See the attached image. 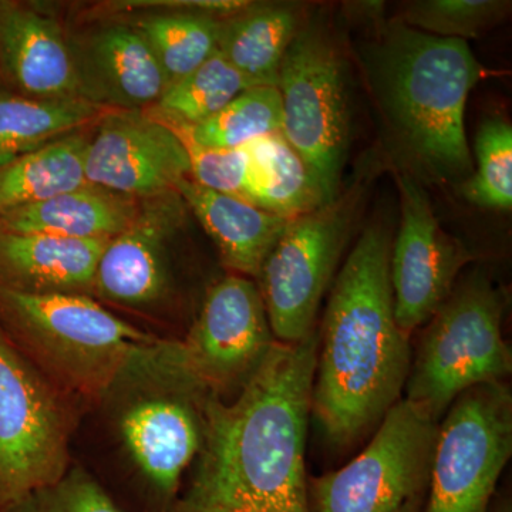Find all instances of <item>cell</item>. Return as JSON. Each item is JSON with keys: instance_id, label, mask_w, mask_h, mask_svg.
<instances>
[{"instance_id": "cell-1", "label": "cell", "mask_w": 512, "mask_h": 512, "mask_svg": "<svg viewBox=\"0 0 512 512\" xmlns=\"http://www.w3.org/2000/svg\"><path fill=\"white\" fill-rule=\"evenodd\" d=\"M319 332L275 342L231 400L202 399V444L183 497L168 512H313L306 437Z\"/></svg>"}, {"instance_id": "cell-2", "label": "cell", "mask_w": 512, "mask_h": 512, "mask_svg": "<svg viewBox=\"0 0 512 512\" xmlns=\"http://www.w3.org/2000/svg\"><path fill=\"white\" fill-rule=\"evenodd\" d=\"M390 238L367 228L340 269L319 333L312 416L329 443L348 447L402 399L412 365L394 316Z\"/></svg>"}, {"instance_id": "cell-3", "label": "cell", "mask_w": 512, "mask_h": 512, "mask_svg": "<svg viewBox=\"0 0 512 512\" xmlns=\"http://www.w3.org/2000/svg\"><path fill=\"white\" fill-rule=\"evenodd\" d=\"M484 70L466 40L393 23L377 50V80L393 126L420 163L443 175L471 170L464 114Z\"/></svg>"}, {"instance_id": "cell-4", "label": "cell", "mask_w": 512, "mask_h": 512, "mask_svg": "<svg viewBox=\"0 0 512 512\" xmlns=\"http://www.w3.org/2000/svg\"><path fill=\"white\" fill-rule=\"evenodd\" d=\"M0 328L56 386L101 399L158 338L89 295L26 293L0 285Z\"/></svg>"}, {"instance_id": "cell-5", "label": "cell", "mask_w": 512, "mask_h": 512, "mask_svg": "<svg viewBox=\"0 0 512 512\" xmlns=\"http://www.w3.org/2000/svg\"><path fill=\"white\" fill-rule=\"evenodd\" d=\"M275 342L258 285L229 275L208 291L185 339L148 345L123 383H160L201 399H228L251 379Z\"/></svg>"}, {"instance_id": "cell-6", "label": "cell", "mask_w": 512, "mask_h": 512, "mask_svg": "<svg viewBox=\"0 0 512 512\" xmlns=\"http://www.w3.org/2000/svg\"><path fill=\"white\" fill-rule=\"evenodd\" d=\"M503 292L484 275L468 276L431 316L404 392L437 421L457 397L481 384L504 382L512 355L501 332Z\"/></svg>"}, {"instance_id": "cell-7", "label": "cell", "mask_w": 512, "mask_h": 512, "mask_svg": "<svg viewBox=\"0 0 512 512\" xmlns=\"http://www.w3.org/2000/svg\"><path fill=\"white\" fill-rule=\"evenodd\" d=\"M282 136L299 154L322 195H339L348 154L350 114L345 63L325 30L299 29L278 76Z\"/></svg>"}, {"instance_id": "cell-8", "label": "cell", "mask_w": 512, "mask_h": 512, "mask_svg": "<svg viewBox=\"0 0 512 512\" xmlns=\"http://www.w3.org/2000/svg\"><path fill=\"white\" fill-rule=\"evenodd\" d=\"M70 434L60 387L0 328V512L69 471Z\"/></svg>"}, {"instance_id": "cell-9", "label": "cell", "mask_w": 512, "mask_h": 512, "mask_svg": "<svg viewBox=\"0 0 512 512\" xmlns=\"http://www.w3.org/2000/svg\"><path fill=\"white\" fill-rule=\"evenodd\" d=\"M365 194L357 180L335 200L293 217L258 276L276 342H302L315 330L323 295L335 275Z\"/></svg>"}, {"instance_id": "cell-10", "label": "cell", "mask_w": 512, "mask_h": 512, "mask_svg": "<svg viewBox=\"0 0 512 512\" xmlns=\"http://www.w3.org/2000/svg\"><path fill=\"white\" fill-rule=\"evenodd\" d=\"M512 453V396L504 382L457 397L439 423L421 512H490Z\"/></svg>"}, {"instance_id": "cell-11", "label": "cell", "mask_w": 512, "mask_h": 512, "mask_svg": "<svg viewBox=\"0 0 512 512\" xmlns=\"http://www.w3.org/2000/svg\"><path fill=\"white\" fill-rule=\"evenodd\" d=\"M439 421L400 399L365 450L338 471L309 477L313 512H396L427 493Z\"/></svg>"}, {"instance_id": "cell-12", "label": "cell", "mask_w": 512, "mask_h": 512, "mask_svg": "<svg viewBox=\"0 0 512 512\" xmlns=\"http://www.w3.org/2000/svg\"><path fill=\"white\" fill-rule=\"evenodd\" d=\"M402 221L390 248L394 316L404 335L431 319L454 289L467 249L443 231L421 185L399 177Z\"/></svg>"}, {"instance_id": "cell-13", "label": "cell", "mask_w": 512, "mask_h": 512, "mask_svg": "<svg viewBox=\"0 0 512 512\" xmlns=\"http://www.w3.org/2000/svg\"><path fill=\"white\" fill-rule=\"evenodd\" d=\"M190 168L180 134L140 111L104 114L86 151L87 183L138 201L177 190Z\"/></svg>"}, {"instance_id": "cell-14", "label": "cell", "mask_w": 512, "mask_h": 512, "mask_svg": "<svg viewBox=\"0 0 512 512\" xmlns=\"http://www.w3.org/2000/svg\"><path fill=\"white\" fill-rule=\"evenodd\" d=\"M188 207L178 191L140 200L137 215L104 248L93 292L120 305H151L168 291V245Z\"/></svg>"}, {"instance_id": "cell-15", "label": "cell", "mask_w": 512, "mask_h": 512, "mask_svg": "<svg viewBox=\"0 0 512 512\" xmlns=\"http://www.w3.org/2000/svg\"><path fill=\"white\" fill-rule=\"evenodd\" d=\"M156 384L160 386L157 392L127 404L120 414L119 429L138 470L171 503L177 498L185 470L201 450L204 397Z\"/></svg>"}, {"instance_id": "cell-16", "label": "cell", "mask_w": 512, "mask_h": 512, "mask_svg": "<svg viewBox=\"0 0 512 512\" xmlns=\"http://www.w3.org/2000/svg\"><path fill=\"white\" fill-rule=\"evenodd\" d=\"M72 50L82 97L101 109L138 111L157 104L170 86L137 28L107 26Z\"/></svg>"}, {"instance_id": "cell-17", "label": "cell", "mask_w": 512, "mask_h": 512, "mask_svg": "<svg viewBox=\"0 0 512 512\" xmlns=\"http://www.w3.org/2000/svg\"><path fill=\"white\" fill-rule=\"evenodd\" d=\"M0 63L30 97L83 99L72 45L52 16L0 3Z\"/></svg>"}, {"instance_id": "cell-18", "label": "cell", "mask_w": 512, "mask_h": 512, "mask_svg": "<svg viewBox=\"0 0 512 512\" xmlns=\"http://www.w3.org/2000/svg\"><path fill=\"white\" fill-rule=\"evenodd\" d=\"M109 242L0 229V285L26 293L87 295Z\"/></svg>"}, {"instance_id": "cell-19", "label": "cell", "mask_w": 512, "mask_h": 512, "mask_svg": "<svg viewBox=\"0 0 512 512\" xmlns=\"http://www.w3.org/2000/svg\"><path fill=\"white\" fill-rule=\"evenodd\" d=\"M177 191L217 245L224 265L245 278L258 279L292 218L261 210L242 198L207 190L190 177L177 185Z\"/></svg>"}, {"instance_id": "cell-20", "label": "cell", "mask_w": 512, "mask_h": 512, "mask_svg": "<svg viewBox=\"0 0 512 512\" xmlns=\"http://www.w3.org/2000/svg\"><path fill=\"white\" fill-rule=\"evenodd\" d=\"M140 201L87 184L0 215L2 231L73 239H111L130 225Z\"/></svg>"}, {"instance_id": "cell-21", "label": "cell", "mask_w": 512, "mask_h": 512, "mask_svg": "<svg viewBox=\"0 0 512 512\" xmlns=\"http://www.w3.org/2000/svg\"><path fill=\"white\" fill-rule=\"evenodd\" d=\"M301 29L288 5H249L221 20L218 53L252 87L276 86L282 60Z\"/></svg>"}, {"instance_id": "cell-22", "label": "cell", "mask_w": 512, "mask_h": 512, "mask_svg": "<svg viewBox=\"0 0 512 512\" xmlns=\"http://www.w3.org/2000/svg\"><path fill=\"white\" fill-rule=\"evenodd\" d=\"M90 137L69 134L0 167V215L87 185Z\"/></svg>"}, {"instance_id": "cell-23", "label": "cell", "mask_w": 512, "mask_h": 512, "mask_svg": "<svg viewBox=\"0 0 512 512\" xmlns=\"http://www.w3.org/2000/svg\"><path fill=\"white\" fill-rule=\"evenodd\" d=\"M244 148L248 156L245 201L288 218L325 204L302 158L282 133L256 138Z\"/></svg>"}, {"instance_id": "cell-24", "label": "cell", "mask_w": 512, "mask_h": 512, "mask_svg": "<svg viewBox=\"0 0 512 512\" xmlns=\"http://www.w3.org/2000/svg\"><path fill=\"white\" fill-rule=\"evenodd\" d=\"M101 114V107L84 99H37L0 93V167L82 131Z\"/></svg>"}, {"instance_id": "cell-25", "label": "cell", "mask_w": 512, "mask_h": 512, "mask_svg": "<svg viewBox=\"0 0 512 512\" xmlns=\"http://www.w3.org/2000/svg\"><path fill=\"white\" fill-rule=\"evenodd\" d=\"M221 20L183 10L147 16L137 29L163 67L168 83L173 84L218 52Z\"/></svg>"}, {"instance_id": "cell-26", "label": "cell", "mask_w": 512, "mask_h": 512, "mask_svg": "<svg viewBox=\"0 0 512 512\" xmlns=\"http://www.w3.org/2000/svg\"><path fill=\"white\" fill-rule=\"evenodd\" d=\"M173 128L200 147H244L256 138L281 133V93L276 86L249 87L210 119L197 126Z\"/></svg>"}, {"instance_id": "cell-27", "label": "cell", "mask_w": 512, "mask_h": 512, "mask_svg": "<svg viewBox=\"0 0 512 512\" xmlns=\"http://www.w3.org/2000/svg\"><path fill=\"white\" fill-rule=\"evenodd\" d=\"M249 87L251 84L217 52L184 79L170 84L156 109L168 126H197Z\"/></svg>"}, {"instance_id": "cell-28", "label": "cell", "mask_w": 512, "mask_h": 512, "mask_svg": "<svg viewBox=\"0 0 512 512\" xmlns=\"http://www.w3.org/2000/svg\"><path fill=\"white\" fill-rule=\"evenodd\" d=\"M477 170L464 185L467 200L481 208H512V128L503 119H488L476 137Z\"/></svg>"}, {"instance_id": "cell-29", "label": "cell", "mask_w": 512, "mask_h": 512, "mask_svg": "<svg viewBox=\"0 0 512 512\" xmlns=\"http://www.w3.org/2000/svg\"><path fill=\"white\" fill-rule=\"evenodd\" d=\"M505 0H421L404 10V25L427 35L473 39L507 16Z\"/></svg>"}, {"instance_id": "cell-30", "label": "cell", "mask_w": 512, "mask_h": 512, "mask_svg": "<svg viewBox=\"0 0 512 512\" xmlns=\"http://www.w3.org/2000/svg\"><path fill=\"white\" fill-rule=\"evenodd\" d=\"M2 512H123L94 477L80 467L33 491Z\"/></svg>"}, {"instance_id": "cell-31", "label": "cell", "mask_w": 512, "mask_h": 512, "mask_svg": "<svg viewBox=\"0 0 512 512\" xmlns=\"http://www.w3.org/2000/svg\"><path fill=\"white\" fill-rule=\"evenodd\" d=\"M181 138L190 156V180L207 190L244 200L248 171L244 147L205 148Z\"/></svg>"}, {"instance_id": "cell-32", "label": "cell", "mask_w": 512, "mask_h": 512, "mask_svg": "<svg viewBox=\"0 0 512 512\" xmlns=\"http://www.w3.org/2000/svg\"><path fill=\"white\" fill-rule=\"evenodd\" d=\"M424 498H426V493L416 495V497L410 498L409 501H406L396 512H421V508H423Z\"/></svg>"}, {"instance_id": "cell-33", "label": "cell", "mask_w": 512, "mask_h": 512, "mask_svg": "<svg viewBox=\"0 0 512 512\" xmlns=\"http://www.w3.org/2000/svg\"><path fill=\"white\" fill-rule=\"evenodd\" d=\"M493 512H512L511 501L504 498L498 503L497 508Z\"/></svg>"}]
</instances>
